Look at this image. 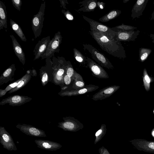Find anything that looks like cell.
<instances>
[{"mask_svg":"<svg viewBox=\"0 0 154 154\" xmlns=\"http://www.w3.org/2000/svg\"><path fill=\"white\" fill-rule=\"evenodd\" d=\"M121 13V11L120 10H113L99 18V20L103 22H107L116 18Z\"/></svg>","mask_w":154,"mask_h":154,"instance_id":"obj_23","label":"cell"},{"mask_svg":"<svg viewBox=\"0 0 154 154\" xmlns=\"http://www.w3.org/2000/svg\"><path fill=\"white\" fill-rule=\"evenodd\" d=\"M149 147L151 149H154V143H150L149 144Z\"/></svg>","mask_w":154,"mask_h":154,"instance_id":"obj_38","label":"cell"},{"mask_svg":"<svg viewBox=\"0 0 154 154\" xmlns=\"http://www.w3.org/2000/svg\"><path fill=\"white\" fill-rule=\"evenodd\" d=\"M20 79L17 80L15 82L8 85L5 89H0V97H1L5 95L7 91H10L13 88L15 87Z\"/></svg>","mask_w":154,"mask_h":154,"instance_id":"obj_30","label":"cell"},{"mask_svg":"<svg viewBox=\"0 0 154 154\" xmlns=\"http://www.w3.org/2000/svg\"><path fill=\"white\" fill-rule=\"evenodd\" d=\"M105 3L103 2H97V7L99 8L100 9H102L104 7V6L105 5Z\"/></svg>","mask_w":154,"mask_h":154,"instance_id":"obj_37","label":"cell"},{"mask_svg":"<svg viewBox=\"0 0 154 154\" xmlns=\"http://www.w3.org/2000/svg\"><path fill=\"white\" fill-rule=\"evenodd\" d=\"M45 7V2L43 0L38 12L33 16L32 20V28L35 39L39 37L42 32L43 26Z\"/></svg>","mask_w":154,"mask_h":154,"instance_id":"obj_3","label":"cell"},{"mask_svg":"<svg viewBox=\"0 0 154 154\" xmlns=\"http://www.w3.org/2000/svg\"><path fill=\"white\" fill-rule=\"evenodd\" d=\"M75 71L71 62L69 61H67V66L66 69V75L70 77L72 79H73Z\"/></svg>","mask_w":154,"mask_h":154,"instance_id":"obj_31","label":"cell"},{"mask_svg":"<svg viewBox=\"0 0 154 154\" xmlns=\"http://www.w3.org/2000/svg\"><path fill=\"white\" fill-rule=\"evenodd\" d=\"M73 51L74 57L79 64L83 67L88 68L86 57L75 48H73Z\"/></svg>","mask_w":154,"mask_h":154,"instance_id":"obj_24","label":"cell"},{"mask_svg":"<svg viewBox=\"0 0 154 154\" xmlns=\"http://www.w3.org/2000/svg\"><path fill=\"white\" fill-rule=\"evenodd\" d=\"M82 45L85 54H88L94 61L102 67L112 70L114 69V66L109 59L93 46L88 44H83Z\"/></svg>","mask_w":154,"mask_h":154,"instance_id":"obj_2","label":"cell"},{"mask_svg":"<svg viewBox=\"0 0 154 154\" xmlns=\"http://www.w3.org/2000/svg\"><path fill=\"white\" fill-rule=\"evenodd\" d=\"M16 69L15 65L12 64L2 74L0 77V85L6 83L9 81H12Z\"/></svg>","mask_w":154,"mask_h":154,"instance_id":"obj_19","label":"cell"},{"mask_svg":"<svg viewBox=\"0 0 154 154\" xmlns=\"http://www.w3.org/2000/svg\"><path fill=\"white\" fill-rule=\"evenodd\" d=\"M32 99V98L27 96L16 95L3 99L0 102V105H3L8 103L10 105L12 106H20L29 102Z\"/></svg>","mask_w":154,"mask_h":154,"instance_id":"obj_10","label":"cell"},{"mask_svg":"<svg viewBox=\"0 0 154 154\" xmlns=\"http://www.w3.org/2000/svg\"><path fill=\"white\" fill-rule=\"evenodd\" d=\"M82 16L84 19L89 23L91 31L101 32L111 40L114 38L115 32L111 28L84 15Z\"/></svg>","mask_w":154,"mask_h":154,"instance_id":"obj_4","label":"cell"},{"mask_svg":"<svg viewBox=\"0 0 154 154\" xmlns=\"http://www.w3.org/2000/svg\"><path fill=\"white\" fill-rule=\"evenodd\" d=\"M140 31H119L115 32L116 35L114 39L119 41L130 42L136 41Z\"/></svg>","mask_w":154,"mask_h":154,"instance_id":"obj_12","label":"cell"},{"mask_svg":"<svg viewBox=\"0 0 154 154\" xmlns=\"http://www.w3.org/2000/svg\"><path fill=\"white\" fill-rule=\"evenodd\" d=\"M99 87L98 85L90 84L82 88L65 91L61 93L60 95L62 96H76L93 91L98 89Z\"/></svg>","mask_w":154,"mask_h":154,"instance_id":"obj_14","label":"cell"},{"mask_svg":"<svg viewBox=\"0 0 154 154\" xmlns=\"http://www.w3.org/2000/svg\"><path fill=\"white\" fill-rule=\"evenodd\" d=\"M97 0H85L80 2L79 4L80 8L76 11L83 12L93 11L97 7Z\"/></svg>","mask_w":154,"mask_h":154,"instance_id":"obj_18","label":"cell"},{"mask_svg":"<svg viewBox=\"0 0 154 154\" xmlns=\"http://www.w3.org/2000/svg\"><path fill=\"white\" fill-rule=\"evenodd\" d=\"M120 87L119 85H112L104 88L93 95L92 99L95 101L104 99L112 95Z\"/></svg>","mask_w":154,"mask_h":154,"instance_id":"obj_11","label":"cell"},{"mask_svg":"<svg viewBox=\"0 0 154 154\" xmlns=\"http://www.w3.org/2000/svg\"><path fill=\"white\" fill-rule=\"evenodd\" d=\"M30 70H28L27 73L22 77L20 79V80L18 82L17 86L10 91L8 93H12L15 92L24 87L29 82L31 78L32 72Z\"/></svg>","mask_w":154,"mask_h":154,"instance_id":"obj_21","label":"cell"},{"mask_svg":"<svg viewBox=\"0 0 154 154\" xmlns=\"http://www.w3.org/2000/svg\"><path fill=\"white\" fill-rule=\"evenodd\" d=\"M154 20V10L153 11V12L152 13V14L151 15V17L150 19V20Z\"/></svg>","mask_w":154,"mask_h":154,"instance_id":"obj_40","label":"cell"},{"mask_svg":"<svg viewBox=\"0 0 154 154\" xmlns=\"http://www.w3.org/2000/svg\"><path fill=\"white\" fill-rule=\"evenodd\" d=\"M34 142L38 148L47 150L56 151L62 147L59 143L49 140L37 139Z\"/></svg>","mask_w":154,"mask_h":154,"instance_id":"obj_15","label":"cell"},{"mask_svg":"<svg viewBox=\"0 0 154 154\" xmlns=\"http://www.w3.org/2000/svg\"><path fill=\"white\" fill-rule=\"evenodd\" d=\"M59 1L60 2L61 6H62L64 9H66V4H69L67 1V0H59Z\"/></svg>","mask_w":154,"mask_h":154,"instance_id":"obj_36","label":"cell"},{"mask_svg":"<svg viewBox=\"0 0 154 154\" xmlns=\"http://www.w3.org/2000/svg\"><path fill=\"white\" fill-rule=\"evenodd\" d=\"M72 78L66 74L64 77V82L66 85H69L71 82Z\"/></svg>","mask_w":154,"mask_h":154,"instance_id":"obj_35","label":"cell"},{"mask_svg":"<svg viewBox=\"0 0 154 154\" xmlns=\"http://www.w3.org/2000/svg\"><path fill=\"white\" fill-rule=\"evenodd\" d=\"M87 66L93 76L99 79H107L109 76L105 70L100 65L91 58L86 57Z\"/></svg>","mask_w":154,"mask_h":154,"instance_id":"obj_7","label":"cell"},{"mask_svg":"<svg viewBox=\"0 0 154 154\" xmlns=\"http://www.w3.org/2000/svg\"><path fill=\"white\" fill-rule=\"evenodd\" d=\"M73 79L74 81L72 88L74 90L82 88L86 86L82 76L75 71Z\"/></svg>","mask_w":154,"mask_h":154,"instance_id":"obj_25","label":"cell"},{"mask_svg":"<svg viewBox=\"0 0 154 154\" xmlns=\"http://www.w3.org/2000/svg\"><path fill=\"white\" fill-rule=\"evenodd\" d=\"M7 28V13L4 3L0 1V30Z\"/></svg>","mask_w":154,"mask_h":154,"instance_id":"obj_20","label":"cell"},{"mask_svg":"<svg viewBox=\"0 0 154 154\" xmlns=\"http://www.w3.org/2000/svg\"><path fill=\"white\" fill-rule=\"evenodd\" d=\"M106 130V125L104 124H102L100 129L95 134V138L94 142L95 144L100 141L105 135Z\"/></svg>","mask_w":154,"mask_h":154,"instance_id":"obj_28","label":"cell"},{"mask_svg":"<svg viewBox=\"0 0 154 154\" xmlns=\"http://www.w3.org/2000/svg\"><path fill=\"white\" fill-rule=\"evenodd\" d=\"M129 1V0H124L123 2L124 3H126Z\"/></svg>","mask_w":154,"mask_h":154,"instance_id":"obj_41","label":"cell"},{"mask_svg":"<svg viewBox=\"0 0 154 154\" xmlns=\"http://www.w3.org/2000/svg\"><path fill=\"white\" fill-rule=\"evenodd\" d=\"M51 40L50 36H48L38 41L33 50V53L35 55L34 60L39 58L45 52Z\"/></svg>","mask_w":154,"mask_h":154,"instance_id":"obj_13","label":"cell"},{"mask_svg":"<svg viewBox=\"0 0 154 154\" xmlns=\"http://www.w3.org/2000/svg\"><path fill=\"white\" fill-rule=\"evenodd\" d=\"M111 29L115 32L119 31H131L137 29V27L131 26L127 25L122 24L121 25L111 28Z\"/></svg>","mask_w":154,"mask_h":154,"instance_id":"obj_29","label":"cell"},{"mask_svg":"<svg viewBox=\"0 0 154 154\" xmlns=\"http://www.w3.org/2000/svg\"><path fill=\"white\" fill-rule=\"evenodd\" d=\"M143 79L145 89L146 91H148L150 89V83L154 81V78L148 75L146 68L143 70Z\"/></svg>","mask_w":154,"mask_h":154,"instance_id":"obj_26","label":"cell"},{"mask_svg":"<svg viewBox=\"0 0 154 154\" xmlns=\"http://www.w3.org/2000/svg\"><path fill=\"white\" fill-rule=\"evenodd\" d=\"M61 12L64 14L65 17L68 20H72L74 19L73 16L69 10H67L65 11L64 9H63L62 10Z\"/></svg>","mask_w":154,"mask_h":154,"instance_id":"obj_33","label":"cell"},{"mask_svg":"<svg viewBox=\"0 0 154 154\" xmlns=\"http://www.w3.org/2000/svg\"><path fill=\"white\" fill-rule=\"evenodd\" d=\"M11 2L14 7L18 10L20 11L22 1L21 0H11Z\"/></svg>","mask_w":154,"mask_h":154,"instance_id":"obj_32","label":"cell"},{"mask_svg":"<svg viewBox=\"0 0 154 154\" xmlns=\"http://www.w3.org/2000/svg\"><path fill=\"white\" fill-rule=\"evenodd\" d=\"M152 136L154 137V129L152 131Z\"/></svg>","mask_w":154,"mask_h":154,"instance_id":"obj_42","label":"cell"},{"mask_svg":"<svg viewBox=\"0 0 154 154\" xmlns=\"http://www.w3.org/2000/svg\"><path fill=\"white\" fill-rule=\"evenodd\" d=\"M63 121L58 123L57 126L66 131L76 132L84 127L83 125L73 117H63Z\"/></svg>","mask_w":154,"mask_h":154,"instance_id":"obj_6","label":"cell"},{"mask_svg":"<svg viewBox=\"0 0 154 154\" xmlns=\"http://www.w3.org/2000/svg\"><path fill=\"white\" fill-rule=\"evenodd\" d=\"M16 127L27 135L37 137H45L47 136L43 130L30 125L19 124Z\"/></svg>","mask_w":154,"mask_h":154,"instance_id":"obj_9","label":"cell"},{"mask_svg":"<svg viewBox=\"0 0 154 154\" xmlns=\"http://www.w3.org/2000/svg\"><path fill=\"white\" fill-rule=\"evenodd\" d=\"M13 46V48L16 55L23 65L25 63V54L20 45L13 35H10Z\"/></svg>","mask_w":154,"mask_h":154,"instance_id":"obj_17","label":"cell"},{"mask_svg":"<svg viewBox=\"0 0 154 154\" xmlns=\"http://www.w3.org/2000/svg\"><path fill=\"white\" fill-rule=\"evenodd\" d=\"M152 50L149 48H141L139 49V57L138 60L143 62L148 58Z\"/></svg>","mask_w":154,"mask_h":154,"instance_id":"obj_27","label":"cell"},{"mask_svg":"<svg viewBox=\"0 0 154 154\" xmlns=\"http://www.w3.org/2000/svg\"><path fill=\"white\" fill-rule=\"evenodd\" d=\"M150 37L152 40V42L154 43V34H149Z\"/></svg>","mask_w":154,"mask_h":154,"instance_id":"obj_39","label":"cell"},{"mask_svg":"<svg viewBox=\"0 0 154 154\" xmlns=\"http://www.w3.org/2000/svg\"><path fill=\"white\" fill-rule=\"evenodd\" d=\"M89 32L103 50L121 59L126 57L124 48L120 42L116 40L114 38L111 40L99 32L90 31Z\"/></svg>","mask_w":154,"mask_h":154,"instance_id":"obj_1","label":"cell"},{"mask_svg":"<svg viewBox=\"0 0 154 154\" xmlns=\"http://www.w3.org/2000/svg\"><path fill=\"white\" fill-rule=\"evenodd\" d=\"M11 26L20 39L23 41L26 42L27 39L20 26L11 19L10 20Z\"/></svg>","mask_w":154,"mask_h":154,"instance_id":"obj_22","label":"cell"},{"mask_svg":"<svg viewBox=\"0 0 154 154\" xmlns=\"http://www.w3.org/2000/svg\"><path fill=\"white\" fill-rule=\"evenodd\" d=\"M148 0H138L134 4L131 12V17L132 19L138 18L143 15Z\"/></svg>","mask_w":154,"mask_h":154,"instance_id":"obj_16","label":"cell"},{"mask_svg":"<svg viewBox=\"0 0 154 154\" xmlns=\"http://www.w3.org/2000/svg\"><path fill=\"white\" fill-rule=\"evenodd\" d=\"M0 143L5 149L8 150H17L11 136L4 127L2 126L0 127Z\"/></svg>","mask_w":154,"mask_h":154,"instance_id":"obj_8","label":"cell"},{"mask_svg":"<svg viewBox=\"0 0 154 154\" xmlns=\"http://www.w3.org/2000/svg\"><path fill=\"white\" fill-rule=\"evenodd\" d=\"M62 36L60 31L56 33L49 42L45 52L41 56L42 60L51 58L54 56L55 53L59 52L60 46L62 42Z\"/></svg>","mask_w":154,"mask_h":154,"instance_id":"obj_5","label":"cell"},{"mask_svg":"<svg viewBox=\"0 0 154 154\" xmlns=\"http://www.w3.org/2000/svg\"><path fill=\"white\" fill-rule=\"evenodd\" d=\"M153 113H154V109H153Z\"/></svg>","mask_w":154,"mask_h":154,"instance_id":"obj_43","label":"cell"},{"mask_svg":"<svg viewBox=\"0 0 154 154\" xmlns=\"http://www.w3.org/2000/svg\"><path fill=\"white\" fill-rule=\"evenodd\" d=\"M41 81L43 86L45 85L47 83L48 80V76L47 73L44 71L43 73Z\"/></svg>","mask_w":154,"mask_h":154,"instance_id":"obj_34","label":"cell"}]
</instances>
